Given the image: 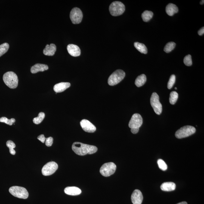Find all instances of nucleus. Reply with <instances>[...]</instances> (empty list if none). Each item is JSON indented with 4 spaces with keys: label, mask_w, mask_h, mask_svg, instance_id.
I'll list each match as a JSON object with an SVG mask.
<instances>
[{
    "label": "nucleus",
    "mask_w": 204,
    "mask_h": 204,
    "mask_svg": "<svg viewBox=\"0 0 204 204\" xmlns=\"http://www.w3.org/2000/svg\"><path fill=\"white\" fill-rule=\"evenodd\" d=\"M72 149L77 155L84 156L87 154H92L96 153L97 148L95 146L83 144L80 142L74 143Z\"/></svg>",
    "instance_id": "obj_1"
},
{
    "label": "nucleus",
    "mask_w": 204,
    "mask_h": 204,
    "mask_svg": "<svg viewBox=\"0 0 204 204\" xmlns=\"http://www.w3.org/2000/svg\"><path fill=\"white\" fill-rule=\"evenodd\" d=\"M3 79L8 88L12 89L17 88L18 84V78L14 72H8L4 74Z\"/></svg>",
    "instance_id": "obj_2"
},
{
    "label": "nucleus",
    "mask_w": 204,
    "mask_h": 204,
    "mask_svg": "<svg viewBox=\"0 0 204 204\" xmlns=\"http://www.w3.org/2000/svg\"><path fill=\"white\" fill-rule=\"evenodd\" d=\"M125 73L122 70H117L109 76L108 79V83L111 86L116 85L122 81L125 76Z\"/></svg>",
    "instance_id": "obj_3"
},
{
    "label": "nucleus",
    "mask_w": 204,
    "mask_h": 204,
    "mask_svg": "<svg viewBox=\"0 0 204 204\" xmlns=\"http://www.w3.org/2000/svg\"><path fill=\"white\" fill-rule=\"evenodd\" d=\"M109 11L112 16H120L124 13L125 7L124 4L119 1H115L112 3L109 6Z\"/></svg>",
    "instance_id": "obj_4"
},
{
    "label": "nucleus",
    "mask_w": 204,
    "mask_h": 204,
    "mask_svg": "<svg viewBox=\"0 0 204 204\" xmlns=\"http://www.w3.org/2000/svg\"><path fill=\"white\" fill-rule=\"evenodd\" d=\"M196 131V129L194 127L190 125H186L177 131L175 135L177 138L181 139L188 137L194 134Z\"/></svg>",
    "instance_id": "obj_5"
},
{
    "label": "nucleus",
    "mask_w": 204,
    "mask_h": 204,
    "mask_svg": "<svg viewBox=\"0 0 204 204\" xmlns=\"http://www.w3.org/2000/svg\"><path fill=\"white\" fill-rule=\"evenodd\" d=\"M10 193L15 197L22 199H26L29 196V193L24 187L14 186L10 187L9 190Z\"/></svg>",
    "instance_id": "obj_6"
},
{
    "label": "nucleus",
    "mask_w": 204,
    "mask_h": 204,
    "mask_svg": "<svg viewBox=\"0 0 204 204\" xmlns=\"http://www.w3.org/2000/svg\"><path fill=\"white\" fill-rule=\"evenodd\" d=\"M116 168V165L113 162H107L102 165L100 168V172L103 176L106 177L110 176L114 174Z\"/></svg>",
    "instance_id": "obj_7"
},
{
    "label": "nucleus",
    "mask_w": 204,
    "mask_h": 204,
    "mask_svg": "<svg viewBox=\"0 0 204 204\" xmlns=\"http://www.w3.org/2000/svg\"><path fill=\"white\" fill-rule=\"evenodd\" d=\"M150 104L155 113L158 115H160L162 111V106L159 102V96L156 92H153L152 94Z\"/></svg>",
    "instance_id": "obj_8"
},
{
    "label": "nucleus",
    "mask_w": 204,
    "mask_h": 204,
    "mask_svg": "<svg viewBox=\"0 0 204 204\" xmlns=\"http://www.w3.org/2000/svg\"><path fill=\"white\" fill-rule=\"evenodd\" d=\"M58 168V165L56 162H51L44 165L42 169L43 175L49 176L55 172Z\"/></svg>",
    "instance_id": "obj_9"
},
{
    "label": "nucleus",
    "mask_w": 204,
    "mask_h": 204,
    "mask_svg": "<svg viewBox=\"0 0 204 204\" xmlns=\"http://www.w3.org/2000/svg\"><path fill=\"white\" fill-rule=\"evenodd\" d=\"M70 16V20L73 24H79L82 21V13L79 8L75 7L71 11Z\"/></svg>",
    "instance_id": "obj_10"
},
{
    "label": "nucleus",
    "mask_w": 204,
    "mask_h": 204,
    "mask_svg": "<svg viewBox=\"0 0 204 204\" xmlns=\"http://www.w3.org/2000/svg\"><path fill=\"white\" fill-rule=\"evenodd\" d=\"M143 118L138 113H134L130 120L128 126L130 128H139L143 124Z\"/></svg>",
    "instance_id": "obj_11"
},
{
    "label": "nucleus",
    "mask_w": 204,
    "mask_h": 204,
    "mask_svg": "<svg viewBox=\"0 0 204 204\" xmlns=\"http://www.w3.org/2000/svg\"><path fill=\"white\" fill-rule=\"evenodd\" d=\"M81 128L84 131L88 133H94L96 131L94 125L87 119H82L80 122Z\"/></svg>",
    "instance_id": "obj_12"
},
{
    "label": "nucleus",
    "mask_w": 204,
    "mask_h": 204,
    "mask_svg": "<svg viewBox=\"0 0 204 204\" xmlns=\"http://www.w3.org/2000/svg\"><path fill=\"white\" fill-rule=\"evenodd\" d=\"M143 196L141 191L138 190H134L131 196V200L133 204H141Z\"/></svg>",
    "instance_id": "obj_13"
},
{
    "label": "nucleus",
    "mask_w": 204,
    "mask_h": 204,
    "mask_svg": "<svg viewBox=\"0 0 204 204\" xmlns=\"http://www.w3.org/2000/svg\"><path fill=\"white\" fill-rule=\"evenodd\" d=\"M67 50L69 54L73 57H77L81 54V50L79 47L74 44H69Z\"/></svg>",
    "instance_id": "obj_14"
},
{
    "label": "nucleus",
    "mask_w": 204,
    "mask_h": 204,
    "mask_svg": "<svg viewBox=\"0 0 204 204\" xmlns=\"http://www.w3.org/2000/svg\"><path fill=\"white\" fill-rule=\"evenodd\" d=\"M70 84L69 82H62L56 84L54 88V91L56 93L63 92L67 88H70Z\"/></svg>",
    "instance_id": "obj_15"
},
{
    "label": "nucleus",
    "mask_w": 204,
    "mask_h": 204,
    "mask_svg": "<svg viewBox=\"0 0 204 204\" xmlns=\"http://www.w3.org/2000/svg\"><path fill=\"white\" fill-rule=\"evenodd\" d=\"M48 66L47 65L36 63L31 67V73L33 74L36 73L40 72H44L48 70Z\"/></svg>",
    "instance_id": "obj_16"
},
{
    "label": "nucleus",
    "mask_w": 204,
    "mask_h": 204,
    "mask_svg": "<svg viewBox=\"0 0 204 204\" xmlns=\"http://www.w3.org/2000/svg\"><path fill=\"white\" fill-rule=\"evenodd\" d=\"M81 192L82 191L80 189L75 186L66 187L64 189V193L70 196H78L80 194Z\"/></svg>",
    "instance_id": "obj_17"
},
{
    "label": "nucleus",
    "mask_w": 204,
    "mask_h": 204,
    "mask_svg": "<svg viewBox=\"0 0 204 204\" xmlns=\"http://www.w3.org/2000/svg\"><path fill=\"white\" fill-rule=\"evenodd\" d=\"M57 50V47L55 44H51L50 45L47 44L43 50V54L45 55L53 56L55 54Z\"/></svg>",
    "instance_id": "obj_18"
},
{
    "label": "nucleus",
    "mask_w": 204,
    "mask_h": 204,
    "mask_svg": "<svg viewBox=\"0 0 204 204\" xmlns=\"http://www.w3.org/2000/svg\"><path fill=\"white\" fill-rule=\"evenodd\" d=\"M176 184L172 182H168L162 183L161 186V189L165 191H171L175 190Z\"/></svg>",
    "instance_id": "obj_19"
},
{
    "label": "nucleus",
    "mask_w": 204,
    "mask_h": 204,
    "mask_svg": "<svg viewBox=\"0 0 204 204\" xmlns=\"http://www.w3.org/2000/svg\"><path fill=\"white\" fill-rule=\"evenodd\" d=\"M178 7L175 4L170 3L168 4L165 8V11L167 14L169 16H173L175 13H178Z\"/></svg>",
    "instance_id": "obj_20"
},
{
    "label": "nucleus",
    "mask_w": 204,
    "mask_h": 204,
    "mask_svg": "<svg viewBox=\"0 0 204 204\" xmlns=\"http://www.w3.org/2000/svg\"><path fill=\"white\" fill-rule=\"evenodd\" d=\"M147 78L144 74H142L137 77L135 81V84L137 87H140L145 83Z\"/></svg>",
    "instance_id": "obj_21"
},
{
    "label": "nucleus",
    "mask_w": 204,
    "mask_h": 204,
    "mask_svg": "<svg viewBox=\"0 0 204 204\" xmlns=\"http://www.w3.org/2000/svg\"><path fill=\"white\" fill-rule=\"evenodd\" d=\"M135 48L141 54H146L147 53V49L144 44L138 42L134 43Z\"/></svg>",
    "instance_id": "obj_22"
},
{
    "label": "nucleus",
    "mask_w": 204,
    "mask_h": 204,
    "mask_svg": "<svg viewBox=\"0 0 204 204\" xmlns=\"http://www.w3.org/2000/svg\"><path fill=\"white\" fill-rule=\"evenodd\" d=\"M153 14L152 12L146 10L142 14V18L144 22H148L152 18Z\"/></svg>",
    "instance_id": "obj_23"
},
{
    "label": "nucleus",
    "mask_w": 204,
    "mask_h": 204,
    "mask_svg": "<svg viewBox=\"0 0 204 204\" xmlns=\"http://www.w3.org/2000/svg\"><path fill=\"white\" fill-rule=\"evenodd\" d=\"M178 93L175 91H172L170 94L169 102L171 104L174 105L176 103L178 100Z\"/></svg>",
    "instance_id": "obj_24"
},
{
    "label": "nucleus",
    "mask_w": 204,
    "mask_h": 204,
    "mask_svg": "<svg viewBox=\"0 0 204 204\" xmlns=\"http://www.w3.org/2000/svg\"><path fill=\"white\" fill-rule=\"evenodd\" d=\"M45 114L44 112H40L38 115V116L36 118H35L33 119V122L36 125H38L41 123L44 120L45 118Z\"/></svg>",
    "instance_id": "obj_25"
},
{
    "label": "nucleus",
    "mask_w": 204,
    "mask_h": 204,
    "mask_svg": "<svg viewBox=\"0 0 204 204\" xmlns=\"http://www.w3.org/2000/svg\"><path fill=\"white\" fill-rule=\"evenodd\" d=\"M175 45L176 44L175 42H168L164 48V51L167 53L171 52L175 48Z\"/></svg>",
    "instance_id": "obj_26"
},
{
    "label": "nucleus",
    "mask_w": 204,
    "mask_h": 204,
    "mask_svg": "<svg viewBox=\"0 0 204 204\" xmlns=\"http://www.w3.org/2000/svg\"><path fill=\"white\" fill-rule=\"evenodd\" d=\"M7 146L9 148L10 150V153L11 155H14L16 154V151L14 149L16 147V145L13 141L11 140H8L7 142Z\"/></svg>",
    "instance_id": "obj_27"
},
{
    "label": "nucleus",
    "mask_w": 204,
    "mask_h": 204,
    "mask_svg": "<svg viewBox=\"0 0 204 204\" xmlns=\"http://www.w3.org/2000/svg\"><path fill=\"white\" fill-rule=\"evenodd\" d=\"M9 48V45L7 43H5L0 45V57L5 54L8 51Z\"/></svg>",
    "instance_id": "obj_28"
},
{
    "label": "nucleus",
    "mask_w": 204,
    "mask_h": 204,
    "mask_svg": "<svg viewBox=\"0 0 204 204\" xmlns=\"http://www.w3.org/2000/svg\"><path fill=\"white\" fill-rule=\"evenodd\" d=\"M15 122V119L14 118H11V119H9L5 117H2L0 118V122H4V123L10 125H12Z\"/></svg>",
    "instance_id": "obj_29"
},
{
    "label": "nucleus",
    "mask_w": 204,
    "mask_h": 204,
    "mask_svg": "<svg viewBox=\"0 0 204 204\" xmlns=\"http://www.w3.org/2000/svg\"><path fill=\"white\" fill-rule=\"evenodd\" d=\"M176 77L174 75H172L170 77L169 81H168V89H171L173 86L175 82Z\"/></svg>",
    "instance_id": "obj_30"
},
{
    "label": "nucleus",
    "mask_w": 204,
    "mask_h": 204,
    "mask_svg": "<svg viewBox=\"0 0 204 204\" xmlns=\"http://www.w3.org/2000/svg\"><path fill=\"white\" fill-rule=\"evenodd\" d=\"M183 62H184L185 65L186 66H192V64H193V62H192L191 56L190 54L184 57Z\"/></svg>",
    "instance_id": "obj_31"
},
{
    "label": "nucleus",
    "mask_w": 204,
    "mask_h": 204,
    "mask_svg": "<svg viewBox=\"0 0 204 204\" xmlns=\"http://www.w3.org/2000/svg\"><path fill=\"white\" fill-rule=\"evenodd\" d=\"M158 165L159 168L162 171H165L166 170L168 166L165 162L162 159H159L157 161Z\"/></svg>",
    "instance_id": "obj_32"
},
{
    "label": "nucleus",
    "mask_w": 204,
    "mask_h": 204,
    "mask_svg": "<svg viewBox=\"0 0 204 204\" xmlns=\"http://www.w3.org/2000/svg\"><path fill=\"white\" fill-rule=\"evenodd\" d=\"M54 141V139L51 137H48L46 138L45 145L48 147H50L52 146Z\"/></svg>",
    "instance_id": "obj_33"
},
{
    "label": "nucleus",
    "mask_w": 204,
    "mask_h": 204,
    "mask_svg": "<svg viewBox=\"0 0 204 204\" xmlns=\"http://www.w3.org/2000/svg\"><path fill=\"white\" fill-rule=\"evenodd\" d=\"M38 140H39L42 143H45V141L46 138L44 134H41L38 137Z\"/></svg>",
    "instance_id": "obj_34"
},
{
    "label": "nucleus",
    "mask_w": 204,
    "mask_h": 204,
    "mask_svg": "<svg viewBox=\"0 0 204 204\" xmlns=\"http://www.w3.org/2000/svg\"><path fill=\"white\" fill-rule=\"evenodd\" d=\"M139 131V128H131V133L134 134H137Z\"/></svg>",
    "instance_id": "obj_35"
},
{
    "label": "nucleus",
    "mask_w": 204,
    "mask_h": 204,
    "mask_svg": "<svg viewBox=\"0 0 204 204\" xmlns=\"http://www.w3.org/2000/svg\"><path fill=\"white\" fill-rule=\"evenodd\" d=\"M204 33V27H202V28L199 29V30L198 31V34L199 35V36H202V35H203Z\"/></svg>",
    "instance_id": "obj_36"
},
{
    "label": "nucleus",
    "mask_w": 204,
    "mask_h": 204,
    "mask_svg": "<svg viewBox=\"0 0 204 204\" xmlns=\"http://www.w3.org/2000/svg\"><path fill=\"white\" fill-rule=\"evenodd\" d=\"M177 204H187V202H179Z\"/></svg>",
    "instance_id": "obj_37"
},
{
    "label": "nucleus",
    "mask_w": 204,
    "mask_h": 204,
    "mask_svg": "<svg viewBox=\"0 0 204 204\" xmlns=\"http://www.w3.org/2000/svg\"><path fill=\"white\" fill-rule=\"evenodd\" d=\"M204 1L203 0H202V1H201V2H200V4L201 5H203L204 4Z\"/></svg>",
    "instance_id": "obj_38"
},
{
    "label": "nucleus",
    "mask_w": 204,
    "mask_h": 204,
    "mask_svg": "<svg viewBox=\"0 0 204 204\" xmlns=\"http://www.w3.org/2000/svg\"><path fill=\"white\" fill-rule=\"evenodd\" d=\"M175 88V89H177V88Z\"/></svg>",
    "instance_id": "obj_39"
}]
</instances>
